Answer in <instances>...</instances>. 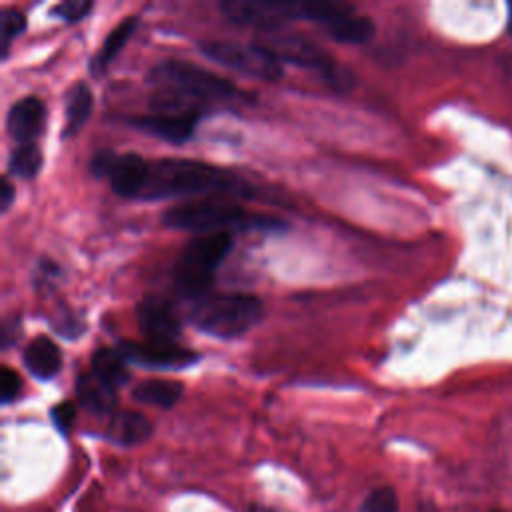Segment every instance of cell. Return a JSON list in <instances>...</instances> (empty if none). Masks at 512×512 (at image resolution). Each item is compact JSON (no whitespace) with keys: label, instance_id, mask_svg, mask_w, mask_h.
<instances>
[{"label":"cell","instance_id":"1","mask_svg":"<svg viewBox=\"0 0 512 512\" xmlns=\"http://www.w3.org/2000/svg\"><path fill=\"white\" fill-rule=\"evenodd\" d=\"M148 82L156 88L152 110L156 112H196L202 114L210 104L246 102L244 90L230 80L184 60H166L156 64Z\"/></svg>","mask_w":512,"mask_h":512},{"label":"cell","instance_id":"2","mask_svg":"<svg viewBox=\"0 0 512 512\" xmlns=\"http://www.w3.org/2000/svg\"><path fill=\"white\" fill-rule=\"evenodd\" d=\"M252 188L240 176L188 158H160L148 162L140 200L174 196H250Z\"/></svg>","mask_w":512,"mask_h":512},{"label":"cell","instance_id":"3","mask_svg":"<svg viewBox=\"0 0 512 512\" xmlns=\"http://www.w3.org/2000/svg\"><path fill=\"white\" fill-rule=\"evenodd\" d=\"M162 222L166 228L194 232L196 236L232 230H276L286 226L280 218L250 212L222 196H206L174 204L162 214Z\"/></svg>","mask_w":512,"mask_h":512},{"label":"cell","instance_id":"4","mask_svg":"<svg viewBox=\"0 0 512 512\" xmlns=\"http://www.w3.org/2000/svg\"><path fill=\"white\" fill-rule=\"evenodd\" d=\"M264 316L260 298L244 292H216L194 300L190 322L214 338H236L254 328Z\"/></svg>","mask_w":512,"mask_h":512},{"label":"cell","instance_id":"5","mask_svg":"<svg viewBox=\"0 0 512 512\" xmlns=\"http://www.w3.org/2000/svg\"><path fill=\"white\" fill-rule=\"evenodd\" d=\"M232 248V232H214L194 236L180 252L174 264L176 290L192 300L208 294L218 266Z\"/></svg>","mask_w":512,"mask_h":512},{"label":"cell","instance_id":"6","mask_svg":"<svg viewBox=\"0 0 512 512\" xmlns=\"http://www.w3.org/2000/svg\"><path fill=\"white\" fill-rule=\"evenodd\" d=\"M254 44L266 50L280 64L286 62L306 70H314L334 86H340L342 82L348 84V80H344V76L340 74L338 62H334V58L326 50H322L316 42H312L310 38L298 32H288L284 28L258 32V38L254 40Z\"/></svg>","mask_w":512,"mask_h":512},{"label":"cell","instance_id":"7","mask_svg":"<svg viewBox=\"0 0 512 512\" xmlns=\"http://www.w3.org/2000/svg\"><path fill=\"white\" fill-rule=\"evenodd\" d=\"M200 52L206 58L250 78L276 82L284 74L282 64L254 42L240 44L230 40H208L200 42Z\"/></svg>","mask_w":512,"mask_h":512},{"label":"cell","instance_id":"8","mask_svg":"<svg viewBox=\"0 0 512 512\" xmlns=\"http://www.w3.org/2000/svg\"><path fill=\"white\" fill-rule=\"evenodd\" d=\"M220 12L232 24L248 26L258 32H270L284 28L292 20H302V2L226 0L220 2Z\"/></svg>","mask_w":512,"mask_h":512},{"label":"cell","instance_id":"9","mask_svg":"<svg viewBox=\"0 0 512 512\" xmlns=\"http://www.w3.org/2000/svg\"><path fill=\"white\" fill-rule=\"evenodd\" d=\"M148 162L140 154H116L100 152L92 158V172L100 178H108L112 190L124 198H140L144 188Z\"/></svg>","mask_w":512,"mask_h":512},{"label":"cell","instance_id":"10","mask_svg":"<svg viewBox=\"0 0 512 512\" xmlns=\"http://www.w3.org/2000/svg\"><path fill=\"white\" fill-rule=\"evenodd\" d=\"M120 352L128 362L140 364L144 368L160 370H182L198 360V354L180 344L162 342H122Z\"/></svg>","mask_w":512,"mask_h":512},{"label":"cell","instance_id":"11","mask_svg":"<svg viewBox=\"0 0 512 512\" xmlns=\"http://www.w3.org/2000/svg\"><path fill=\"white\" fill-rule=\"evenodd\" d=\"M138 328L148 342L178 344L180 318L174 306L160 296H146L136 308Z\"/></svg>","mask_w":512,"mask_h":512},{"label":"cell","instance_id":"12","mask_svg":"<svg viewBox=\"0 0 512 512\" xmlns=\"http://www.w3.org/2000/svg\"><path fill=\"white\" fill-rule=\"evenodd\" d=\"M200 116L202 114L196 112H152L144 116H134L128 122L142 132L180 144L194 134Z\"/></svg>","mask_w":512,"mask_h":512},{"label":"cell","instance_id":"13","mask_svg":"<svg viewBox=\"0 0 512 512\" xmlns=\"http://www.w3.org/2000/svg\"><path fill=\"white\" fill-rule=\"evenodd\" d=\"M46 122V106L36 96H24L14 102L6 116L8 134L18 144H30L40 136Z\"/></svg>","mask_w":512,"mask_h":512},{"label":"cell","instance_id":"14","mask_svg":"<svg viewBox=\"0 0 512 512\" xmlns=\"http://www.w3.org/2000/svg\"><path fill=\"white\" fill-rule=\"evenodd\" d=\"M152 434V422L134 410H120L114 412L108 428H106V438L120 444V446H136L148 440Z\"/></svg>","mask_w":512,"mask_h":512},{"label":"cell","instance_id":"15","mask_svg":"<svg viewBox=\"0 0 512 512\" xmlns=\"http://www.w3.org/2000/svg\"><path fill=\"white\" fill-rule=\"evenodd\" d=\"M24 364L30 374L40 380H48L60 372L62 354L56 342L44 334L36 336L24 350Z\"/></svg>","mask_w":512,"mask_h":512},{"label":"cell","instance_id":"16","mask_svg":"<svg viewBox=\"0 0 512 512\" xmlns=\"http://www.w3.org/2000/svg\"><path fill=\"white\" fill-rule=\"evenodd\" d=\"M76 392L80 404L94 414H114L116 390L102 382L92 370L82 372L76 380Z\"/></svg>","mask_w":512,"mask_h":512},{"label":"cell","instance_id":"17","mask_svg":"<svg viewBox=\"0 0 512 512\" xmlns=\"http://www.w3.org/2000/svg\"><path fill=\"white\" fill-rule=\"evenodd\" d=\"M64 108H66V122H64V138L74 136L82 130L86 124L90 112H92V90L86 82H74L64 96Z\"/></svg>","mask_w":512,"mask_h":512},{"label":"cell","instance_id":"18","mask_svg":"<svg viewBox=\"0 0 512 512\" xmlns=\"http://www.w3.org/2000/svg\"><path fill=\"white\" fill-rule=\"evenodd\" d=\"M92 372L114 390H118L130 378L128 360L124 358L120 348H110V346H102L94 350Z\"/></svg>","mask_w":512,"mask_h":512},{"label":"cell","instance_id":"19","mask_svg":"<svg viewBox=\"0 0 512 512\" xmlns=\"http://www.w3.org/2000/svg\"><path fill=\"white\" fill-rule=\"evenodd\" d=\"M138 22H140L138 16H128V18H124L122 22H118V24L110 30V34L104 38L100 50L96 52V56H94L92 62H90L92 74H102V72L112 64V60L120 54V50L124 48V44H126V42L130 40V36L134 34Z\"/></svg>","mask_w":512,"mask_h":512},{"label":"cell","instance_id":"20","mask_svg":"<svg viewBox=\"0 0 512 512\" xmlns=\"http://www.w3.org/2000/svg\"><path fill=\"white\" fill-rule=\"evenodd\" d=\"M184 392L182 382L176 380H144L132 388V398L140 404L156 406V408H172Z\"/></svg>","mask_w":512,"mask_h":512},{"label":"cell","instance_id":"21","mask_svg":"<svg viewBox=\"0 0 512 512\" xmlns=\"http://www.w3.org/2000/svg\"><path fill=\"white\" fill-rule=\"evenodd\" d=\"M328 36L342 44H364L374 36V22L370 16L356 14V10L344 14L326 28Z\"/></svg>","mask_w":512,"mask_h":512},{"label":"cell","instance_id":"22","mask_svg":"<svg viewBox=\"0 0 512 512\" xmlns=\"http://www.w3.org/2000/svg\"><path fill=\"white\" fill-rule=\"evenodd\" d=\"M42 168V150L30 142V144H18L10 152L8 170L10 174L18 178H34Z\"/></svg>","mask_w":512,"mask_h":512},{"label":"cell","instance_id":"23","mask_svg":"<svg viewBox=\"0 0 512 512\" xmlns=\"http://www.w3.org/2000/svg\"><path fill=\"white\" fill-rule=\"evenodd\" d=\"M26 28V16L16 8H4L0 16V48L2 56H8L10 44L16 36H20Z\"/></svg>","mask_w":512,"mask_h":512},{"label":"cell","instance_id":"24","mask_svg":"<svg viewBox=\"0 0 512 512\" xmlns=\"http://www.w3.org/2000/svg\"><path fill=\"white\" fill-rule=\"evenodd\" d=\"M358 512H398V496L390 486H378L362 500Z\"/></svg>","mask_w":512,"mask_h":512},{"label":"cell","instance_id":"25","mask_svg":"<svg viewBox=\"0 0 512 512\" xmlns=\"http://www.w3.org/2000/svg\"><path fill=\"white\" fill-rule=\"evenodd\" d=\"M92 10V2L88 0H66L52 8V14L66 20V22H78Z\"/></svg>","mask_w":512,"mask_h":512},{"label":"cell","instance_id":"26","mask_svg":"<svg viewBox=\"0 0 512 512\" xmlns=\"http://www.w3.org/2000/svg\"><path fill=\"white\" fill-rule=\"evenodd\" d=\"M20 376L8 368V366H2L0 370V398L4 404L12 402L18 394H20Z\"/></svg>","mask_w":512,"mask_h":512},{"label":"cell","instance_id":"27","mask_svg":"<svg viewBox=\"0 0 512 512\" xmlns=\"http://www.w3.org/2000/svg\"><path fill=\"white\" fill-rule=\"evenodd\" d=\"M50 416H52V422L56 424V428H58L62 434H66V432L72 428V424H74L76 406H74L72 402H60V404H56V406L52 408Z\"/></svg>","mask_w":512,"mask_h":512},{"label":"cell","instance_id":"28","mask_svg":"<svg viewBox=\"0 0 512 512\" xmlns=\"http://www.w3.org/2000/svg\"><path fill=\"white\" fill-rule=\"evenodd\" d=\"M12 200H14V188H12L10 180L4 176V178H2V184H0V208H2V212L8 210V206L12 204Z\"/></svg>","mask_w":512,"mask_h":512},{"label":"cell","instance_id":"29","mask_svg":"<svg viewBox=\"0 0 512 512\" xmlns=\"http://www.w3.org/2000/svg\"><path fill=\"white\" fill-rule=\"evenodd\" d=\"M248 512H284V510H280V508H276V506H268V504L254 502V504H250Z\"/></svg>","mask_w":512,"mask_h":512},{"label":"cell","instance_id":"30","mask_svg":"<svg viewBox=\"0 0 512 512\" xmlns=\"http://www.w3.org/2000/svg\"><path fill=\"white\" fill-rule=\"evenodd\" d=\"M508 34L512 36V6H510V14H508Z\"/></svg>","mask_w":512,"mask_h":512}]
</instances>
